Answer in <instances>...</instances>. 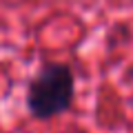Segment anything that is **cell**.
Returning a JSON list of instances; mask_svg holds the SVG:
<instances>
[{"label":"cell","mask_w":133,"mask_h":133,"mask_svg":"<svg viewBox=\"0 0 133 133\" xmlns=\"http://www.w3.org/2000/svg\"><path fill=\"white\" fill-rule=\"evenodd\" d=\"M73 100V73L66 64L49 62L33 78L27 104L36 118H53L69 109Z\"/></svg>","instance_id":"obj_1"}]
</instances>
